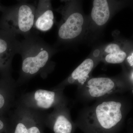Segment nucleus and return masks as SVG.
<instances>
[{"label":"nucleus","mask_w":133,"mask_h":133,"mask_svg":"<svg viewBox=\"0 0 133 133\" xmlns=\"http://www.w3.org/2000/svg\"><path fill=\"white\" fill-rule=\"evenodd\" d=\"M124 2L123 1H93L91 11L88 17V31L102 29L125 5Z\"/></svg>","instance_id":"6e6552de"},{"label":"nucleus","mask_w":133,"mask_h":133,"mask_svg":"<svg viewBox=\"0 0 133 133\" xmlns=\"http://www.w3.org/2000/svg\"><path fill=\"white\" fill-rule=\"evenodd\" d=\"M63 91L38 89L22 95L15 104L40 111L68 104Z\"/></svg>","instance_id":"0eeeda50"},{"label":"nucleus","mask_w":133,"mask_h":133,"mask_svg":"<svg viewBox=\"0 0 133 133\" xmlns=\"http://www.w3.org/2000/svg\"><path fill=\"white\" fill-rule=\"evenodd\" d=\"M101 47L95 49L87 58L74 69L66 78L54 88L63 91L66 86L83 85L92 76L93 70L100 62Z\"/></svg>","instance_id":"1a4fd4ad"},{"label":"nucleus","mask_w":133,"mask_h":133,"mask_svg":"<svg viewBox=\"0 0 133 133\" xmlns=\"http://www.w3.org/2000/svg\"><path fill=\"white\" fill-rule=\"evenodd\" d=\"M129 91H133V87L123 72L115 77H91L83 85L77 87V94L79 100L88 102Z\"/></svg>","instance_id":"20e7f679"},{"label":"nucleus","mask_w":133,"mask_h":133,"mask_svg":"<svg viewBox=\"0 0 133 133\" xmlns=\"http://www.w3.org/2000/svg\"><path fill=\"white\" fill-rule=\"evenodd\" d=\"M55 22L51 1H38L36 4L34 28L42 32L52 28Z\"/></svg>","instance_id":"ddd939ff"},{"label":"nucleus","mask_w":133,"mask_h":133,"mask_svg":"<svg viewBox=\"0 0 133 133\" xmlns=\"http://www.w3.org/2000/svg\"><path fill=\"white\" fill-rule=\"evenodd\" d=\"M36 4L21 1L5 7L0 4V29L17 36L30 35L34 28Z\"/></svg>","instance_id":"39448f33"},{"label":"nucleus","mask_w":133,"mask_h":133,"mask_svg":"<svg viewBox=\"0 0 133 133\" xmlns=\"http://www.w3.org/2000/svg\"><path fill=\"white\" fill-rule=\"evenodd\" d=\"M56 11L62 15L58 28V41L72 42L81 38L88 31V19L83 12L81 2L64 1Z\"/></svg>","instance_id":"7ed1b4c3"},{"label":"nucleus","mask_w":133,"mask_h":133,"mask_svg":"<svg viewBox=\"0 0 133 133\" xmlns=\"http://www.w3.org/2000/svg\"><path fill=\"white\" fill-rule=\"evenodd\" d=\"M21 41L16 36L0 29V76L3 78H12V60L19 54Z\"/></svg>","instance_id":"9d476101"},{"label":"nucleus","mask_w":133,"mask_h":133,"mask_svg":"<svg viewBox=\"0 0 133 133\" xmlns=\"http://www.w3.org/2000/svg\"><path fill=\"white\" fill-rule=\"evenodd\" d=\"M67 105L59 106L46 114L45 125L51 129L54 133H72L76 125L72 120Z\"/></svg>","instance_id":"f8f14e48"},{"label":"nucleus","mask_w":133,"mask_h":133,"mask_svg":"<svg viewBox=\"0 0 133 133\" xmlns=\"http://www.w3.org/2000/svg\"><path fill=\"white\" fill-rule=\"evenodd\" d=\"M16 81L13 78H0V116L9 113L15 104Z\"/></svg>","instance_id":"4468645a"},{"label":"nucleus","mask_w":133,"mask_h":133,"mask_svg":"<svg viewBox=\"0 0 133 133\" xmlns=\"http://www.w3.org/2000/svg\"><path fill=\"white\" fill-rule=\"evenodd\" d=\"M15 105L14 110L9 113L11 133H44L45 112Z\"/></svg>","instance_id":"423d86ee"},{"label":"nucleus","mask_w":133,"mask_h":133,"mask_svg":"<svg viewBox=\"0 0 133 133\" xmlns=\"http://www.w3.org/2000/svg\"><path fill=\"white\" fill-rule=\"evenodd\" d=\"M133 51L132 43L114 37V41L101 47L100 62L106 64L124 65L129 54Z\"/></svg>","instance_id":"9b49d317"},{"label":"nucleus","mask_w":133,"mask_h":133,"mask_svg":"<svg viewBox=\"0 0 133 133\" xmlns=\"http://www.w3.org/2000/svg\"><path fill=\"white\" fill-rule=\"evenodd\" d=\"M57 50L38 36L30 34L21 42L19 54L21 56V66L17 86L40 75L44 78L51 73L55 67L51 60Z\"/></svg>","instance_id":"f03ea898"},{"label":"nucleus","mask_w":133,"mask_h":133,"mask_svg":"<svg viewBox=\"0 0 133 133\" xmlns=\"http://www.w3.org/2000/svg\"><path fill=\"white\" fill-rule=\"evenodd\" d=\"M132 108L128 97L111 95L83 108L75 123L86 133H115L124 124Z\"/></svg>","instance_id":"f257e3e1"},{"label":"nucleus","mask_w":133,"mask_h":133,"mask_svg":"<svg viewBox=\"0 0 133 133\" xmlns=\"http://www.w3.org/2000/svg\"><path fill=\"white\" fill-rule=\"evenodd\" d=\"M0 133H11V123L9 113L0 116Z\"/></svg>","instance_id":"2eb2a0df"}]
</instances>
